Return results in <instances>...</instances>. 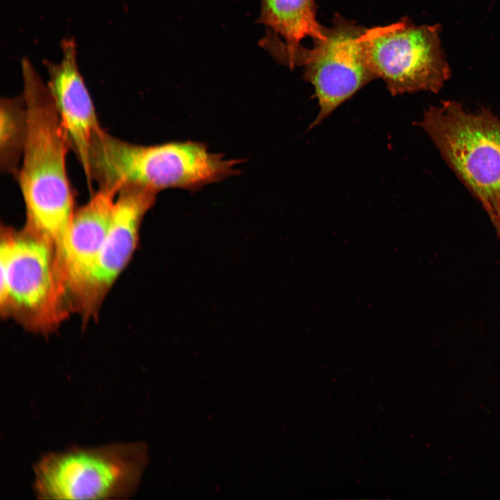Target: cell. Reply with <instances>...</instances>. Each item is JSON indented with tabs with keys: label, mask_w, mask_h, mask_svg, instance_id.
<instances>
[{
	"label": "cell",
	"mask_w": 500,
	"mask_h": 500,
	"mask_svg": "<svg viewBox=\"0 0 500 500\" xmlns=\"http://www.w3.org/2000/svg\"><path fill=\"white\" fill-rule=\"evenodd\" d=\"M26 135L17 178L26 208L24 228L51 243L62 257L74 214L67 176L69 143L53 99L27 58L21 61Z\"/></svg>",
	"instance_id": "obj_1"
},
{
	"label": "cell",
	"mask_w": 500,
	"mask_h": 500,
	"mask_svg": "<svg viewBox=\"0 0 500 500\" xmlns=\"http://www.w3.org/2000/svg\"><path fill=\"white\" fill-rule=\"evenodd\" d=\"M238 160H228L201 143L171 142L143 146L117 138L103 128L94 136L89 153V181L117 191L126 186L159 190L199 189L234 175Z\"/></svg>",
	"instance_id": "obj_2"
},
{
	"label": "cell",
	"mask_w": 500,
	"mask_h": 500,
	"mask_svg": "<svg viewBox=\"0 0 500 500\" xmlns=\"http://www.w3.org/2000/svg\"><path fill=\"white\" fill-rule=\"evenodd\" d=\"M0 309L27 329L55 330L72 311L56 248L25 228L2 226Z\"/></svg>",
	"instance_id": "obj_3"
},
{
	"label": "cell",
	"mask_w": 500,
	"mask_h": 500,
	"mask_svg": "<svg viewBox=\"0 0 500 500\" xmlns=\"http://www.w3.org/2000/svg\"><path fill=\"white\" fill-rule=\"evenodd\" d=\"M419 125L490 218L500 215V119L445 101L426 111Z\"/></svg>",
	"instance_id": "obj_4"
},
{
	"label": "cell",
	"mask_w": 500,
	"mask_h": 500,
	"mask_svg": "<svg viewBox=\"0 0 500 500\" xmlns=\"http://www.w3.org/2000/svg\"><path fill=\"white\" fill-rule=\"evenodd\" d=\"M366 28L336 14L324 37L310 49L302 45L288 49L279 43L268 52L290 67H303L318 101L319 112L309 129L322 123L344 102L377 78L367 58L364 34Z\"/></svg>",
	"instance_id": "obj_5"
},
{
	"label": "cell",
	"mask_w": 500,
	"mask_h": 500,
	"mask_svg": "<svg viewBox=\"0 0 500 500\" xmlns=\"http://www.w3.org/2000/svg\"><path fill=\"white\" fill-rule=\"evenodd\" d=\"M144 462L143 448L133 443L51 453L35 467V492L44 499L127 497L138 483Z\"/></svg>",
	"instance_id": "obj_6"
},
{
	"label": "cell",
	"mask_w": 500,
	"mask_h": 500,
	"mask_svg": "<svg viewBox=\"0 0 500 500\" xmlns=\"http://www.w3.org/2000/svg\"><path fill=\"white\" fill-rule=\"evenodd\" d=\"M440 26H417L407 17L366 28L365 50L372 69L392 95L438 92L450 69L440 39Z\"/></svg>",
	"instance_id": "obj_7"
},
{
	"label": "cell",
	"mask_w": 500,
	"mask_h": 500,
	"mask_svg": "<svg viewBox=\"0 0 500 500\" xmlns=\"http://www.w3.org/2000/svg\"><path fill=\"white\" fill-rule=\"evenodd\" d=\"M156 192L137 186L117 192L109 230L97 262L73 303L85 321L94 316L127 266L138 245L140 227L156 201Z\"/></svg>",
	"instance_id": "obj_8"
},
{
	"label": "cell",
	"mask_w": 500,
	"mask_h": 500,
	"mask_svg": "<svg viewBox=\"0 0 500 500\" xmlns=\"http://www.w3.org/2000/svg\"><path fill=\"white\" fill-rule=\"evenodd\" d=\"M61 50L60 62L43 60L49 76L47 84L70 148L81 165L88 183L90 148L94 135L101 127L78 67L74 39H62Z\"/></svg>",
	"instance_id": "obj_9"
},
{
	"label": "cell",
	"mask_w": 500,
	"mask_h": 500,
	"mask_svg": "<svg viewBox=\"0 0 500 500\" xmlns=\"http://www.w3.org/2000/svg\"><path fill=\"white\" fill-rule=\"evenodd\" d=\"M117 192L114 188H99L71 219L60 264L72 310L107 236Z\"/></svg>",
	"instance_id": "obj_10"
},
{
	"label": "cell",
	"mask_w": 500,
	"mask_h": 500,
	"mask_svg": "<svg viewBox=\"0 0 500 500\" xmlns=\"http://www.w3.org/2000/svg\"><path fill=\"white\" fill-rule=\"evenodd\" d=\"M316 12L315 0H261L258 22L292 49L301 45L306 38L316 41L324 37L325 26L317 21Z\"/></svg>",
	"instance_id": "obj_11"
},
{
	"label": "cell",
	"mask_w": 500,
	"mask_h": 500,
	"mask_svg": "<svg viewBox=\"0 0 500 500\" xmlns=\"http://www.w3.org/2000/svg\"><path fill=\"white\" fill-rule=\"evenodd\" d=\"M26 109L22 98L1 100V165L6 172L17 174L26 135Z\"/></svg>",
	"instance_id": "obj_12"
},
{
	"label": "cell",
	"mask_w": 500,
	"mask_h": 500,
	"mask_svg": "<svg viewBox=\"0 0 500 500\" xmlns=\"http://www.w3.org/2000/svg\"><path fill=\"white\" fill-rule=\"evenodd\" d=\"M500 238V215L491 218Z\"/></svg>",
	"instance_id": "obj_13"
}]
</instances>
